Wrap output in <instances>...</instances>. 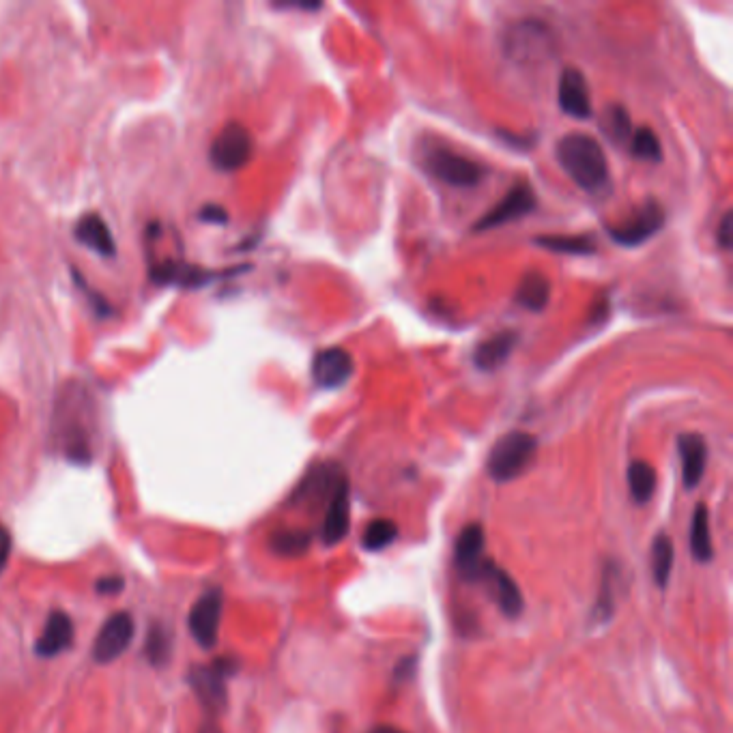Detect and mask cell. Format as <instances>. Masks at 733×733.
<instances>
[{
  "label": "cell",
  "mask_w": 733,
  "mask_h": 733,
  "mask_svg": "<svg viewBox=\"0 0 733 733\" xmlns=\"http://www.w3.org/2000/svg\"><path fill=\"white\" fill-rule=\"evenodd\" d=\"M482 581H486L488 587H491V592H493L495 600L499 602V607H501L503 613H506L508 617L521 615V611L525 607L521 589H519V585L514 583V579L510 577L506 570H501L495 564L488 562Z\"/></svg>",
  "instance_id": "cell-18"
},
{
  "label": "cell",
  "mask_w": 733,
  "mask_h": 733,
  "mask_svg": "<svg viewBox=\"0 0 733 733\" xmlns=\"http://www.w3.org/2000/svg\"><path fill=\"white\" fill-rule=\"evenodd\" d=\"M342 478L344 476L334 465L316 467L295 488L291 501L299 503V506H319V503L323 501L327 503L329 499H332L336 486L340 484Z\"/></svg>",
  "instance_id": "cell-12"
},
{
  "label": "cell",
  "mask_w": 733,
  "mask_h": 733,
  "mask_svg": "<svg viewBox=\"0 0 733 733\" xmlns=\"http://www.w3.org/2000/svg\"><path fill=\"white\" fill-rule=\"evenodd\" d=\"M222 611H224V594L220 587L207 589V592L194 602L188 617V628L200 648L211 650L213 645L218 643Z\"/></svg>",
  "instance_id": "cell-6"
},
{
  "label": "cell",
  "mask_w": 733,
  "mask_h": 733,
  "mask_svg": "<svg viewBox=\"0 0 733 733\" xmlns=\"http://www.w3.org/2000/svg\"><path fill=\"white\" fill-rule=\"evenodd\" d=\"M76 284L80 286V289H82V291H86L84 295L91 299L93 310H95V312H97L99 316H106V314H110V306H108V301H106V299H102V297H99V295H97L95 291H91V289H89V286H86V284H84V280L80 278V273H76Z\"/></svg>",
  "instance_id": "cell-34"
},
{
  "label": "cell",
  "mask_w": 733,
  "mask_h": 733,
  "mask_svg": "<svg viewBox=\"0 0 733 733\" xmlns=\"http://www.w3.org/2000/svg\"><path fill=\"white\" fill-rule=\"evenodd\" d=\"M615 579H617L615 564H611L607 568V572H605V577H602L600 594H598L596 607H594V620H596V624H602V622H609L611 620L613 607H615Z\"/></svg>",
  "instance_id": "cell-31"
},
{
  "label": "cell",
  "mask_w": 733,
  "mask_h": 733,
  "mask_svg": "<svg viewBox=\"0 0 733 733\" xmlns=\"http://www.w3.org/2000/svg\"><path fill=\"white\" fill-rule=\"evenodd\" d=\"M71 643H74V622L65 611H52L35 641V654L41 658H54L69 650Z\"/></svg>",
  "instance_id": "cell-15"
},
{
  "label": "cell",
  "mask_w": 733,
  "mask_h": 733,
  "mask_svg": "<svg viewBox=\"0 0 733 733\" xmlns=\"http://www.w3.org/2000/svg\"><path fill=\"white\" fill-rule=\"evenodd\" d=\"M237 669H239V663L235 658L222 656V658H215L211 665H200L190 671L188 682L209 716L220 714L226 708V701H228L226 680L231 678Z\"/></svg>",
  "instance_id": "cell-3"
},
{
  "label": "cell",
  "mask_w": 733,
  "mask_h": 733,
  "mask_svg": "<svg viewBox=\"0 0 733 733\" xmlns=\"http://www.w3.org/2000/svg\"><path fill=\"white\" fill-rule=\"evenodd\" d=\"M351 525V493H349V482L342 478L336 486L332 499L327 501L325 510V521H323V542L325 544H338L349 534Z\"/></svg>",
  "instance_id": "cell-14"
},
{
  "label": "cell",
  "mask_w": 733,
  "mask_h": 733,
  "mask_svg": "<svg viewBox=\"0 0 733 733\" xmlns=\"http://www.w3.org/2000/svg\"><path fill=\"white\" fill-rule=\"evenodd\" d=\"M733 224H731V211H727L725 215H723V220H721V224H718V235H716V239H718V246H721V248H729L731 246V241H733Z\"/></svg>",
  "instance_id": "cell-35"
},
{
  "label": "cell",
  "mask_w": 733,
  "mask_h": 733,
  "mask_svg": "<svg viewBox=\"0 0 733 733\" xmlns=\"http://www.w3.org/2000/svg\"><path fill=\"white\" fill-rule=\"evenodd\" d=\"M134 617L127 611H119L110 615L99 628L97 639L93 645V660L99 665L114 663L123 652H127L129 643L134 639Z\"/></svg>",
  "instance_id": "cell-8"
},
{
  "label": "cell",
  "mask_w": 733,
  "mask_h": 733,
  "mask_svg": "<svg viewBox=\"0 0 733 733\" xmlns=\"http://www.w3.org/2000/svg\"><path fill=\"white\" fill-rule=\"evenodd\" d=\"M145 656L151 667L162 669L170 663L172 658V635L170 630L162 624H153L149 628V635L145 641Z\"/></svg>",
  "instance_id": "cell-25"
},
{
  "label": "cell",
  "mask_w": 733,
  "mask_h": 733,
  "mask_svg": "<svg viewBox=\"0 0 733 733\" xmlns=\"http://www.w3.org/2000/svg\"><path fill=\"white\" fill-rule=\"evenodd\" d=\"M220 278V273H213L207 269H200L196 265L183 261H162L151 267V280L157 284H177L183 289H200V286L209 284L211 280Z\"/></svg>",
  "instance_id": "cell-16"
},
{
  "label": "cell",
  "mask_w": 733,
  "mask_h": 733,
  "mask_svg": "<svg viewBox=\"0 0 733 733\" xmlns=\"http://www.w3.org/2000/svg\"><path fill=\"white\" fill-rule=\"evenodd\" d=\"M600 123H602V132H605L613 142H617V145H628L632 132H635L630 123V114L626 112V108L617 106V104L605 110Z\"/></svg>",
  "instance_id": "cell-27"
},
{
  "label": "cell",
  "mask_w": 733,
  "mask_h": 733,
  "mask_svg": "<svg viewBox=\"0 0 733 733\" xmlns=\"http://www.w3.org/2000/svg\"><path fill=\"white\" fill-rule=\"evenodd\" d=\"M398 538V527L390 519H375L368 523L362 542L368 551H383Z\"/></svg>",
  "instance_id": "cell-30"
},
{
  "label": "cell",
  "mask_w": 733,
  "mask_h": 733,
  "mask_svg": "<svg viewBox=\"0 0 733 733\" xmlns=\"http://www.w3.org/2000/svg\"><path fill=\"white\" fill-rule=\"evenodd\" d=\"M673 568V542L669 536H656L652 544V572L658 587H667Z\"/></svg>",
  "instance_id": "cell-28"
},
{
  "label": "cell",
  "mask_w": 733,
  "mask_h": 733,
  "mask_svg": "<svg viewBox=\"0 0 733 733\" xmlns=\"http://www.w3.org/2000/svg\"><path fill=\"white\" fill-rule=\"evenodd\" d=\"M426 168L430 170V175H435L443 183L454 185V188H473L484 177V168L478 162L443 147L428 151Z\"/></svg>",
  "instance_id": "cell-5"
},
{
  "label": "cell",
  "mask_w": 733,
  "mask_h": 733,
  "mask_svg": "<svg viewBox=\"0 0 733 733\" xmlns=\"http://www.w3.org/2000/svg\"><path fill=\"white\" fill-rule=\"evenodd\" d=\"M310 534L304 529H280L271 536V551L280 557H301L310 549Z\"/></svg>",
  "instance_id": "cell-24"
},
{
  "label": "cell",
  "mask_w": 733,
  "mask_h": 733,
  "mask_svg": "<svg viewBox=\"0 0 733 733\" xmlns=\"http://www.w3.org/2000/svg\"><path fill=\"white\" fill-rule=\"evenodd\" d=\"M551 299V282L546 276L538 271L525 273L519 289H516L514 301L521 308L529 310V312H542L546 306H549Z\"/></svg>",
  "instance_id": "cell-21"
},
{
  "label": "cell",
  "mask_w": 733,
  "mask_h": 733,
  "mask_svg": "<svg viewBox=\"0 0 733 733\" xmlns=\"http://www.w3.org/2000/svg\"><path fill=\"white\" fill-rule=\"evenodd\" d=\"M74 235L78 239V243H82L84 248L93 250L95 254H99L102 258H114L117 256V241H114V235L110 231V226L106 224V220L99 213H86L78 220Z\"/></svg>",
  "instance_id": "cell-17"
},
{
  "label": "cell",
  "mask_w": 733,
  "mask_h": 733,
  "mask_svg": "<svg viewBox=\"0 0 733 733\" xmlns=\"http://www.w3.org/2000/svg\"><path fill=\"white\" fill-rule=\"evenodd\" d=\"M254 151V140L246 125L228 123L224 125L218 136L213 138L209 157L211 164L222 172H237L250 162Z\"/></svg>",
  "instance_id": "cell-4"
},
{
  "label": "cell",
  "mask_w": 733,
  "mask_h": 733,
  "mask_svg": "<svg viewBox=\"0 0 733 733\" xmlns=\"http://www.w3.org/2000/svg\"><path fill=\"white\" fill-rule=\"evenodd\" d=\"M198 733H222V729H220V725H218V723H215V718H213V716H209L207 721H205L203 725H200Z\"/></svg>",
  "instance_id": "cell-37"
},
{
  "label": "cell",
  "mask_w": 733,
  "mask_h": 733,
  "mask_svg": "<svg viewBox=\"0 0 733 733\" xmlns=\"http://www.w3.org/2000/svg\"><path fill=\"white\" fill-rule=\"evenodd\" d=\"M628 149L632 151V155L639 157V160L645 162H660L663 160V147H660V140L654 134V129L650 127H639L632 132Z\"/></svg>",
  "instance_id": "cell-29"
},
{
  "label": "cell",
  "mask_w": 733,
  "mask_h": 733,
  "mask_svg": "<svg viewBox=\"0 0 733 733\" xmlns=\"http://www.w3.org/2000/svg\"><path fill=\"white\" fill-rule=\"evenodd\" d=\"M536 243L540 248L562 254H594L596 250L592 237L585 235H546L536 237Z\"/></svg>",
  "instance_id": "cell-26"
},
{
  "label": "cell",
  "mask_w": 733,
  "mask_h": 733,
  "mask_svg": "<svg viewBox=\"0 0 733 733\" xmlns=\"http://www.w3.org/2000/svg\"><path fill=\"white\" fill-rule=\"evenodd\" d=\"M678 448H680V458H682L684 484L686 488H695L701 482L703 471H706V463H708L706 441H703L701 435L688 433L678 439Z\"/></svg>",
  "instance_id": "cell-19"
},
{
  "label": "cell",
  "mask_w": 733,
  "mask_h": 733,
  "mask_svg": "<svg viewBox=\"0 0 733 733\" xmlns=\"http://www.w3.org/2000/svg\"><path fill=\"white\" fill-rule=\"evenodd\" d=\"M691 551L697 562H710L714 555L712 536H710V521H708V508L699 506L695 508L693 523H691Z\"/></svg>",
  "instance_id": "cell-23"
},
{
  "label": "cell",
  "mask_w": 733,
  "mask_h": 733,
  "mask_svg": "<svg viewBox=\"0 0 733 733\" xmlns=\"http://www.w3.org/2000/svg\"><path fill=\"white\" fill-rule=\"evenodd\" d=\"M656 484H658L656 469L650 463H645V461L630 463L628 488H630L632 499H635L637 503H648L654 497Z\"/></svg>",
  "instance_id": "cell-22"
},
{
  "label": "cell",
  "mask_w": 733,
  "mask_h": 733,
  "mask_svg": "<svg viewBox=\"0 0 733 733\" xmlns=\"http://www.w3.org/2000/svg\"><path fill=\"white\" fill-rule=\"evenodd\" d=\"M456 568L463 574V579L476 581L484 577L488 562L484 559V529L478 523L467 525L456 538L454 549Z\"/></svg>",
  "instance_id": "cell-11"
},
{
  "label": "cell",
  "mask_w": 733,
  "mask_h": 733,
  "mask_svg": "<svg viewBox=\"0 0 733 733\" xmlns=\"http://www.w3.org/2000/svg\"><path fill=\"white\" fill-rule=\"evenodd\" d=\"M11 531L0 525V572H3L9 564V557H11Z\"/></svg>",
  "instance_id": "cell-36"
},
{
  "label": "cell",
  "mask_w": 733,
  "mask_h": 733,
  "mask_svg": "<svg viewBox=\"0 0 733 733\" xmlns=\"http://www.w3.org/2000/svg\"><path fill=\"white\" fill-rule=\"evenodd\" d=\"M368 733H405V731L394 729V727H377V729H372V731H368Z\"/></svg>",
  "instance_id": "cell-38"
},
{
  "label": "cell",
  "mask_w": 733,
  "mask_h": 733,
  "mask_svg": "<svg viewBox=\"0 0 733 733\" xmlns=\"http://www.w3.org/2000/svg\"><path fill=\"white\" fill-rule=\"evenodd\" d=\"M555 155L566 175L589 194H598L609 185V162L600 142L589 134H566L557 142Z\"/></svg>",
  "instance_id": "cell-1"
},
{
  "label": "cell",
  "mask_w": 733,
  "mask_h": 733,
  "mask_svg": "<svg viewBox=\"0 0 733 733\" xmlns=\"http://www.w3.org/2000/svg\"><path fill=\"white\" fill-rule=\"evenodd\" d=\"M538 452V441L534 435L514 430V433L503 435L488 454L486 469L488 476L495 482H510L519 478L521 473L531 465Z\"/></svg>",
  "instance_id": "cell-2"
},
{
  "label": "cell",
  "mask_w": 733,
  "mask_h": 733,
  "mask_svg": "<svg viewBox=\"0 0 733 733\" xmlns=\"http://www.w3.org/2000/svg\"><path fill=\"white\" fill-rule=\"evenodd\" d=\"M123 587H125V581L117 577V574H112V577H102L95 583L97 594H102V596H117Z\"/></svg>",
  "instance_id": "cell-32"
},
{
  "label": "cell",
  "mask_w": 733,
  "mask_h": 733,
  "mask_svg": "<svg viewBox=\"0 0 733 733\" xmlns=\"http://www.w3.org/2000/svg\"><path fill=\"white\" fill-rule=\"evenodd\" d=\"M516 342H519V334L514 332H499L491 338H486L480 347L473 353V362L480 370H497L499 366L506 364V359L512 355Z\"/></svg>",
  "instance_id": "cell-20"
},
{
  "label": "cell",
  "mask_w": 733,
  "mask_h": 733,
  "mask_svg": "<svg viewBox=\"0 0 733 733\" xmlns=\"http://www.w3.org/2000/svg\"><path fill=\"white\" fill-rule=\"evenodd\" d=\"M198 218L203 220L205 224H226L228 222V211L220 205H205L200 209Z\"/></svg>",
  "instance_id": "cell-33"
},
{
  "label": "cell",
  "mask_w": 733,
  "mask_h": 733,
  "mask_svg": "<svg viewBox=\"0 0 733 733\" xmlns=\"http://www.w3.org/2000/svg\"><path fill=\"white\" fill-rule=\"evenodd\" d=\"M534 207H536L534 190H531L529 183L519 181L516 185H512L510 192L503 196L491 211H486L482 215L473 228H476V231H491V228L523 218L529 211H534Z\"/></svg>",
  "instance_id": "cell-9"
},
{
  "label": "cell",
  "mask_w": 733,
  "mask_h": 733,
  "mask_svg": "<svg viewBox=\"0 0 733 733\" xmlns=\"http://www.w3.org/2000/svg\"><path fill=\"white\" fill-rule=\"evenodd\" d=\"M665 224V211L656 200H648V203L641 205L635 213L630 215L628 220L617 226H609V237L620 243L624 248H635L641 243L654 237L660 228Z\"/></svg>",
  "instance_id": "cell-7"
},
{
  "label": "cell",
  "mask_w": 733,
  "mask_h": 733,
  "mask_svg": "<svg viewBox=\"0 0 733 733\" xmlns=\"http://www.w3.org/2000/svg\"><path fill=\"white\" fill-rule=\"evenodd\" d=\"M557 102L568 117L587 119L592 114V99H589L587 82L577 67L564 69L557 86Z\"/></svg>",
  "instance_id": "cell-13"
},
{
  "label": "cell",
  "mask_w": 733,
  "mask_h": 733,
  "mask_svg": "<svg viewBox=\"0 0 733 733\" xmlns=\"http://www.w3.org/2000/svg\"><path fill=\"white\" fill-rule=\"evenodd\" d=\"M355 362L347 349L329 347L314 355L312 359V379L325 390H336L353 377Z\"/></svg>",
  "instance_id": "cell-10"
}]
</instances>
